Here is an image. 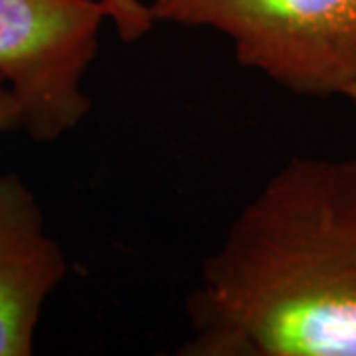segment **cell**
Segmentation results:
<instances>
[{
	"label": "cell",
	"instance_id": "6da1fadb",
	"mask_svg": "<svg viewBox=\"0 0 356 356\" xmlns=\"http://www.w3.org/2000/svg\"><path fill=\"white\" fill-rule=\"evenodd\" d=\"M186 356H356V156H293L188 293Z\"/></svg>",
	"mask_w": 356,
	"mask_h": 356
},
{
	"label": "cell",
	"instance_id": "7a4b0ae2",
	"mask_svg": "<svg viewBox=\"0 0 356 356\" xmlns=\"http://www.w3.org/2000/svg\"><path fill=\"white\" fill-rule=\"evenodd\" d=\"M154 22L210 28L238 62L303 97L356 81V0H151Z\"/></svg>",
	"mask_w": 356,
	"mask_h": 356
},
{
	"label": "cell",
	"instance_id": "3957f363",
	"mask_svg": "<svg viewBox=\"0 0 356 356\" xmlns=\"http://www.w3.org/2000/svg\"><path fill=\"white\" fill-rule=\"evenodd\" d=\"M105 20L102 0H0V76L32 140L56 143L89 115L83 79Z\"/></svg>",
	"mask_w": 356,
	"mask_h": 356
},
{
	"label": "cell",
	"instance_id": "277c9868",
	"mask_svg": "<svg viewBox=\"0 0 356 356\" xmlns=\"http://www.w3.org/2000/svg\"><path fill=\"white\" fill-rule=\"evenodd\" d=\"M34 192L0 172V356H30L42 309L67 275Z\"/></svg>",
	"mask_w": 356,
	"mask_h": 356
},
{
	"label": "cell",
	"instance_id": "5b68a950",
	"mask_svg": "<svg viewBox=\"0 0 356 356\" xmlns=\"http://www.w3.org/2000/svg\"><path fill=\"white\" fill-rule=\"evenodd\" d=\"M102 2L107 8V18L113 22L117 36L127 44H135L140 38H145L156 24L149 8V2L143 0H102Z\"/></svg>",
	"mask_w": 356,
	"mask_h": 356
},
{
	"label": "cell",
	"instance_id": "8992f818",
	"mask_svg": "<svg viewBox=\"0 0 356 356\" xmlns=\"http://www.w3.org/2000/svg\"><path fill=\"white\" fill-rule=\"evenodd\" d=\"M20 103L16 99L10 86L6 79L0 76V135L10 133V131H20Z\"/></svg>",
	"mask_w": 356,
	"mask_h": 356
},
{
	"label": "cell",
	"instance_id": "52a82bcc",
	"mask_svg": "<svg viewBox=\"0 0 356 356\" xmlns=\"http://www.w3.org/2000/svg\"><path fill=\"white\" fill-rule=\"evenodd\" d=\"M343 97H346V99H348V102L353 103V105L356 107V81L353 83V86H350V88L346 89V91H344Z\"/></svg>",
	"mask_w": 356,
	"mask_h": 356
}]
</instances>
